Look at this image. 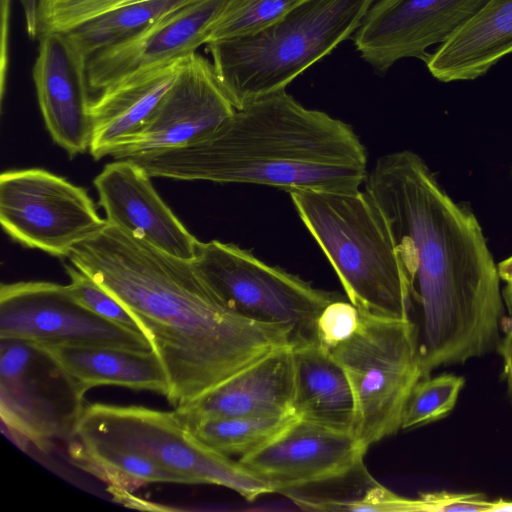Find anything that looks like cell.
<instances>
[{"label": "cell", "instance_id": "obj_1", "mask_svg": "<svg viewBox=\"0 0 512 512\" xmlns=\"http://www.w3.org/2000/svg\"><path fill=\"white\" fill-rule=\"evenodd\" d=\"M365 191L385 215L416 315L423 376L465 363L499 343L498 265L475 215L410 150L380 157Z\"/></svg>", "mask_w": 512, "mask_h": 512}, {"label": "cell", "instance_id": "obj_2", "mask_svg": "<svg viewBox=\"0 0 512 512\" xmlns=\"http://www.w3.org/2000/svg\"><path fill=\"white\" fill-rule=\"evenodd\" d=\"M133 315L166 371L178 408L270 352L293 343L284 324L229 310L192 262L169 255L108 223L67 257Z\"/></svg>", "mask_w": 512, "mask_h": 512}, {"label": "cell", "instance_id": "obj_3", "mask_svg": "<svg viewBox=\"0 0 512 512\" xmlns=\"http://www.w3.org/2000/svg\"><path fill=\"white\" fill-rule=\"evenodd\" d=\"M129 159L151 177L287 192H352L368 176L366 149L351 126L304 107L286 90L236 109L195 143Z\"/></svg>", "mask_w": 512, "mask_h": 512}, {"label": "cell", "instance_id": "obj_4", "mask_svg": "<svg viewBox=\"0 0 512 512\" xmlns=\"http://www.w3.org/2000/svg\"><path fill=\"white\" fill-rule=\"evenodd\" d=\"M288 193L348 300L371 316L411 319V298L396 242L374 199L365 190Z\"/></svg>", "mask_w": 512, "mask_h": 512}, {"label": "cell", "instance_id": "obj_5", "mask_svg": "<svg viewBox=\"0 0 512 512\" xmlns=\"http://www.w3.org/2000/svg\"><path fill=\"white\" fill-rule=\"evenodd\" d=\"M375 0H301L265 28L206 44L235 109L278 93L360 27Z\"/></svg>", "mask_w": 512, "mask_h": 512}, {"label": "cell", "instance_id": "obj_6", "mask_svg": "<svg viewBox=\"0 0 512 512\" xmlns=\"http://www.w3.org/2000/svg\"><path fill=\"white\" fill-rule=\"evenodd\" d=\"M69 439L138 453L192 484L224 486L248 501L273 493L239 461L198 442L174 411L93 403L85 406Z\"/></svg>", "mask_w": 512, "mask_h": 512}, {"label": "cell", "instance_id": "obj_7", "mask_svg": "<svg viewBox=\"0 0 512 512\" xmlns=\"http://www.w3.org/2000/svg\"><path fill=\"white\" fill-rule=\"evenodd\" d=\"M328 351L350 381L359 440L369 448L401 429L408 396L423 377L416 324L360 312L354 334Z\"/></svg>", "mask_w": 512, "mask_h": 512}, {"label": "cell", "instance_id": "obj_8", "mask_svg": "<svg viewBox=\"0 0 512 512\" xmlns=\"http://www.w3.org/2000/svg\"><path fill=\"white\" fill-rule=\"evenodd\" d=\"M191 262L224 306L255 322L289 326L293 332L292 345L317 341L320 313L341 297L268 265L234 244L218 240L200 242Z\"/></svg>", "mask_w": 512, "mask_h": 512}, {"label": "cell", "instance_id": "obj_9", "mask_svg": "<svg viewBox=\"0 0 512 512\" xmlns=\"http://www.w3.org/2000/svg\"><path fill=\"white\" fill-rule=\"evenodd\" d=\"M88 391L43 347L0 339V416L7 436L41 450L68 441Z\"/></svg>", "mask_w": 512, "mask_h": 512}, {"label": "cell", "instance_id": "obj_10", "mask_svg": "<svg viewBox=\"0 0 512 512\" xmlns=\"http://www.w3.org/2000/svg\"><path fill=\"white\" fill-rule=\"evenodd\" d=\"M0 222L15 241L58 257L108 225L84 188L41 168L1 174Z\"/></svg>", "mask_w": 512, "mask_h": 512}, {"label": "cell", "instance_id": "obj_11", "mask_svg": "<svg viewBox=\"0 0 512 512\" xmlns=\"http://www.w3.org/2000/svg\"><path fill=\"white\" fill-rule=\"evenodd\" d=\"M0 339H19L40 346L153 350L145 335L95 314L76 300L68 285L47 281L1 285Z\"/></svg>", "mask_w": 512, "mask_h": 512}, {"label": "cell", "instance_id": "obj_12", "mask_svg": "<svg viewBox=\"0 0 512 512\" xmlns=\"http://www.w3.org/2000/svg\"><path fill=\"white\" fill-rule=\"evenodd\" d=\"M488 0H375L354 34L360 56L384 73L404 58L427 60Z\"/></svg>", "mask_w": 512, "mask_h": 512}, {"label": "cell", "instance_id": "obj_13", "mask_svg": "<svg viewBox=\"0 0 512 512\" xmlns=\"http://www.w3.org/2000/svg\"><path fill=\"white\" fill-rule=\"evenodd\" d=\"M235 110L212 62L193 53L143 128L118 145L110 156L115 160L129 159L187 146L209 135Z\"/></svg>", "mask_w": 512, "mask_h": 512}, {"label": "cell", "instance_id": "obj_14", "mask_svg": "<svg viewBox=\"0 0 512 512\" xmlns=\"http://www.w3.org/2000/svg\"><path fill=\"white\" fill-rule=\"evenodd\" d=\"M368 447L354 433L299 417L274 440L238 460L273 493L344 476L363 464Z\"/></svg>", "mask_w": 512, "mask_h": 512}, {"label": "cell", "instance_id": "obj_15", "mask_svg": "<svg viewBox=\"0 0 512 512\" xmlns=\"http://www.w3.org/2000/svg\"><path fill=\"white\" fill-rule=\"evenodd\" d=\"M241 0H191L87 62L90 90L101 91L139 69L187 58L209 42L216 24Z\"/></svg>", "mask_w": 512, "mask_h": 512}, {"label": "cell", "instance_id": "obj_16", "mask_svg": "<svg viewBox=\"0 0 512 512\" xmlns=\"http://www.w3.org/2000/svg\"><path fill=\"white\" fill-rule=\"evenodd\" d=\"M130 159L108 163L94 179L109 224L177 258L191 261L200 243Z\"/></svg>", "mask_w": 512, "mask_h": 512}, {"label": "cell", "instance_id": "obj_17", "mask_svg": "<svg viewBox=\"0 0 512 512\" xmlns=\"http://www.w3.org/2000/svg\"><path fill=\"white\" fill-rule=\"evenodd\" d=\"M38 38L32 70L38 105L54 142L73 157L90 146L87 65L73 55L62 33Z\"/></svg>", "mask_w": 512, "mask_h": 512}, {"label": "cell", "instance_id": "obj_18", "mask_svg": "<svg viewBox=\"0 0 512 512\" xmlns=\"http://www.w3.org/2000/svg\"><path fill=\"white\" fill-rule=\"evenodd\" d=\"M293 401V349L286 345L174 411L180 419L271 417L294 413Z\"/></svg>", "mask_w": 512, "mask_h": 512}, {"label": "cell", "instance_id": "obj_19", "mask_svg": "<svg viewBox=\"0 0 512 512\" xmlns=\"http://www.w3.org/2000/svg\"><path fill=\"white\" fill-rule=\"evenodd\" d=\"M186 58L134 71L90 100L89 152L99 160L138 133L172 86Z\"/></svg>", "mask_w": 512, "mask_h": 512}, {"label": "cell", "instance_id": "obj_20", "mask_svg": "<svg viewBox=\"0 0 512 512\" xmlns=\"http://www.w3.org/2000/svg\"><path fill=\"white\" fill-rule=\"evenodd\" d=\"M511 53L512 0H488L425 62L439 81L473 80Z\"/></svg>", "mask_w": 512, "mask_h": 512}, {"label": "cell", "instance_id": "obj_21", "mask_svg": "<svg viewBox=\"0 0 512 512\" xmlns=\"http://www.w3.org/2000/svg\"><path fill=\"white\" fill-rule=\"evenodd\" d=\"M294 413L339 431L355 434L356 404L343 367L317 341L292 345Z\"/></svg>", "mask_w": 512, "mask_h": 512}, {"label": "cell", "instance_id": "obj_22", "mask_svg": "<svg viewBox=\"0 0 512 512\" xmlns=\"http://www.w3.org/2000/svg\"><path fill=\"white\" fill-rule=\"evenodd\" d=\"M41 347L88 390L96 386H119L165 397L169 392L166 371L153 350L84 345Z\"/></svg>", "mask_w": 512, "mask_h": 512}, {"label": "cell", "instance_id": "obj_23", "mask_svg": "<svg viewBox=\"0 0 512 512\" xmlns=\"http://www.w3.org/2000/svg\"><path fill=\"white\" fill-rule=\"evenodd\" d=\"M67 444L72 462L106 482L117 498L149 483L192 484L189 478L132 451L89 445L74 439H69Z\"/></svg>", "mask_w": 512, "mask_h": 512}, {"label": "cell", "instance_id": "obj_24", "mask_svg": "<svg viewBox=\"0 0 512 512\" xmlns=\"http://www.w3.org/2000/svg\"><path fill=\"white\" fill-rule=\"evenodd\" d=\"M191 0H150L121 7L62 33L73 55L87 65L96 53L131 37L162 15Z\"/></svg>", "mask_w": 512, "mask_h": 512}, {"label": "cell", "instance_id": "obj_25", "mask_svg": "<svg viewBox=\"0 0 512 512\" xmlns=\"http://www.w3.org/2000/svg\"><path fill=\"white\" fill-rule=\"evenodd\" d=\"M297 418L295 413L271 417H178L198 442L227 457H242L257 451L284 432Z\"/></svg>", "mask_w": 512, "mask_h": 512}, {"label": "cell", "instance_id": "obj_26", "mask_svg": "<svg viewBox=\"0 0 512 512\" xmlns=\"http://www.w3.org/2000/svg\"><path fill=\"white\" fill-rule=\"evenodd\" d=\"M464 382L463 377L453 374L421 377L404 406L401 429L415 428L445 417L454 408Z\"/></svg>", "mask_w": 512, "mask_h": 512}, {"label": "cell", "instance_id": "obj_27", "mask_svg": "<svg viewBox=\"0 0 512 512\" xmlns=\"http://www.w3.org/2000/svg\"><path fill=\"white\" fill-rule=\"evenodd\" d=\"M150 0H39L38 37L67 33L112 10Z\"/></svg>", "mask_w": 512, "mask_h": 512}, {"label": "cell", "instance_id": "obj_28", "mask_svg": "<svg viewBox=\"0 0 512 512\" xmlns=\"http://www.w3.org/2000/svg\"><path fill=\"white\" fill-rule=\"evenodd\" d=\"M301 0H241L214 27L209 42L255 33Z\"/></svg>", "mask_w": 512, "mask_h": 512}, {"label": "cell", "instance_id": "obj_29", "mask_svg": "<svg viewBox=\"0 0 512 512\" xmlns=\"http://www.w3.org/2000/svg\"><path fill=\"white\" fill-rule=\"evenodd\" d=\"M65 269L69 290L78 302L95 314L144 335L136 319L114 295L72 264H66Z\"/></svg>", "mask_w": 512, "mask_h": 512}, {"label": "cell", "instance_id": "obj_30", "mask_svg": "<svg viewBox=\"0 0 512 512\" xmlns=\"http://www.w3.org/2000/svg\"><path fill=\"white\" fill-rule=\"evenodd\" d=\"M359 321V310L350 301L339 297L330 302L317 319V342L331 350L354 334Z\"/></svg>", "mask_w": 512, "mask_h": 512}, {"label": "cell", "instance_id": "obj_31", "mask_svg": "<svg viewBox=\"0 0 512 512\" xmlns=\"http://www.w3.org/2000/svg\"><path fill=\"white\" fill-rule=\"evenodd\" d=\"M416 500V511L424 512H491L492 501L480 493L437 491L422 494Z\"/></svg>", "mask_w": 512, "mask_h": 512}, {"label": "cell", "instance_id": "obj_32", "mask_svg": "<svg viewBox=\"0 0 512 512\" xmlns=\"http://www.w3.org/2000/svg\"><path fill=\"white\" fill-rule=\"evenodd\" d=\"M12 0H1L0 88L4 97L9 68V20Z\"/></svg>", "mask_w": 512, "mask_h": 512}, {"label": "cell", "instance_id": "obj_33", "mask_svg": "<svg viewBox=\"0 0 512 512\" xmlns=\"http://www.w3.org/2000/svg\"><path fill=\"white\" fill-rule=\"evenodd\" d=\"M504 337L499 340L497 349L504 363V372L512 397V316L501 320Z\"/></svg>", "mask_w": 512, "mask_h": 512}, {"label": "cell", "instance_id": "obj_34", "mask_svg": "<svg viewBox=\"0 0 512 512\" xmlns=\"http://www.w3.org/2000/svg\"><path fill=\"white\" fill-rule=\"evenodd\" d=\"M22 6L26 31L31 39L38 36V4L39 0H19Z\"/></svg>", "mask_w": 512, "mask_h": 512}, {"label": "cell", "instance_id": "obj_35", "mask_svg": "<svg viewBox=\"0 0 512 512\" xmlns=\"http://www.w3.org/2000/svg\"><path fill=\"white\" fill-rule=\"evenodd\" d=\"M500 278L505 282L512 281V256L498 264Z\"/></svg>", "mask_w": 512, "mask_h": 512}, {"label": "cell", "instance_id": "obj_36", "mask_svg": "<svg viewBox=\"0 0 512 512\" xmlns=\"http://www.w3.org/2000/svg\"><path fill=\"white\" fill-rule=\"evenodd\" d=\"M502 297L507 311L512 316V281L506 282L502 290Z\"/></svg>", "mask_w": 512, "mask_h": 512}, {"label": "cell", "instance_id": "obj_37", "mask_svg": "<svg viewBox=\"0 0 512 512\" xmlns=\"http://www.w3.org/2000/svg\"><path fill=\"white\" fill-rule=\"evenodd\" d=\"M496 511H512V501L505 499H497L492 501L491 512Z\"/></svg>", "mask_w": 512, "mask_h": 512}]
</instances>
